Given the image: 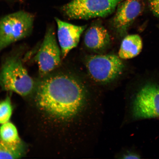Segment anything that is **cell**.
Segmentation results:
<instances>
[{"label": "cell", "instance_id": "1", "mask_svg": "<svg viewBox=\"0 0 159 159\" xmlns=\"http://www.w3.org/2000/svg\"><path fill=\"white\" fill-rule=\"evenodd\" d=\"M35 99L42 111L57 120H67L80 112L85 91L80 81L67 73L54 72L35 81Z\"/></svg>", "mask_w": 159, "mask_h": 159}, {"label": "cell", "instance_id": "2", "mask_svg": "<svg viewBox=\"0 0 159 159\" xmlns=\"http://www.w3.org/2000/svg\"><path fill=\"white\" fill-rule=\"evenodd\" d=\"M35 85L20 57L12 55L5 60L0 70V86L3 90L25 97L35 91Z\"/></svg>", "mask_w": 159, "mask_h": 159}, {"label": "cell", "instance_id": "3", "mask_svg": "<svg viewBox=\"0 0 159 159\" xmlns=\"http://www.w3.org/2000/svg\"><path fill=\"white\" fill-rule=\"evenodd\" d=\"M134 120L159 119V82L152 79L143 81L135 91L131 101Z\"/></svg>", "mask_w": 159, "mask_h": 159}, {"label": "cell", "instance_id": "4", "mask_svg": "<svg viewBox=\"0 0 159 159\" xmlns=\"http://www.w3.org/2000/svg\"><path fill=\"white\" fill-rule=\"evenodd\" d=\"M34 20L33 14L23 11L9 14L0 19V52L30 35Z\"/></svg>", "mask_w": 159, "mask_h": 159}, {"label": "cell", "instance_id": "5", "mask_svg": "<svg viewBox=\"0 0 159 159\" xmlns=\"http://www.w3.org/2000/svg\"><path fill=\"white\" fill-rule=\"evenodd\" d=\"M123 0H72L61 8L70 19L89 20L108 16Z\"/></svg>", "mask_w": 159, "mask_h": 159}, {"label": "cell", "instance_id": "6", "mask_svg": "<svg viewBox=\"0 0 159 159\" xmlns=\"http://www.w3.org/2000/svg\"><path fill=\"white\" fill-rule=\"evenodd\" d=\"M121 59L114 54L91 55L86 60L89 74L97 82H111L122 74L125 65Z\"/></svg>", "mask_w": 159, "mask_h": 159}, {"label": "cell", "instance_id": "7", "mask_svg": "<svg viewBox=\"0 0 159 159\" xmlns=\"http://www.w3.org/2000/svg\"><path fill=\"white\" fill-rule=\"evenodd\" d=\"M61 51L57 44L54 28L49 26L46 32L41 46L35 57L41 76L52 72L61 64Z\"/></svg>", "mask_w": 159, "mask_h": 159}, {"label": "cell", "instance_id": "8", "mask_svg": "<svg viewBox=\"0 0 159 159\" xmlns=\"http://www.w3.org/2000/svg\"><path fill=\"white\" fill-rule=\"evenodd\" d=\"M145 5V0H123L119 4L112 25L120 37L126 34L131 25L144 11Z\"/></svg>", "mask_w": 159, "mask_h": 159}, {"label": "cell", "instance_id": "9", "mask_svg": "<svg viewBox=\"0 0 159 159\" xmlns=\"http://www.w3.org/2000/svg\"><path fill=\"white\" fill-rule=\"evenodd\" d=\"M57 36L61 51V57L64 58L71 50L76 47L86 26L71 24L56 18Z\"/></svg>", "mask_w": 159, "mask_h": 159}, {"label": "cell", "instance_id": "10", "mask_svg": "<svg viewBox=\"0 0 159 159\" xmlns=\"http://www.w3.org/2000/svg\"><path fill=\"white\" fill-rule=\"evenodd\" d=\"M110 35L107 30L102 25L95 24L87 30L84 42L88 48L99 50L105 48L110 42Z\"/></svg>", "mask_w": 159, "mask_h": 159}, {"label": "cell", "instance_id": "11", "mask_svg": "<svg viewBox=\"0 0 159 159\" xmlns=\"http://www.w3.org/2000/svg\"><path fill=\"white\" fill-rule=\"evenodd\" d=\"M143 42L139 35H126L123 39L119 51L121 59H130L138 56L142 50Z\"/></svg>", "mask_w": 159, "mask_h": 159}, {"label": "cell", "instance_id": "12", "mask_svg": "<svg viewBox=\"0 0 159 159\" xmlns=\"http://www.w3.org/2000/svg\"><path fill=\"white\" fill-rule=\"evenodd\" d=\"M26 148L22 142L18 144L9 143L0 138V159H18L25 153Z\"/></svg>", "mask_w": 159, "mask_h": 159}, {"label": "cell", "instance_id": "13", "mask_svg": "<svg viewBox=\"0 0 159 159\" xmlns=\"http://www.w3.org/2000/svg\"><path fill=\"white\" fill-rule=\"evenodd\" d=\"M0 138L12 144H18L23 142L20 138L16 127L9 122L1 125L0 127Z\"/></svg>", "mask_w": 159, "mask_h": 159}, {"label": "cell", "instance_id": "14", "mask_svg": "<svg viewBox=\"0 0 159 159\" xmlns=\"http://www.w3.org/2000/svg\"><path fill=\"white\" fill-rule=\"evenodd\" d=\"M13 112V107L9 97L0 102V124L9 122Z\"/></svg>", "mask_w": 159, "mask_h": 159}, {"label": "cell", "instance_id": "15", "mask_svg": "<svg viewBox=\"0 0 159 159\" xmlns=\"http://www.w3.org/2000/svg\"><path fill=\"white\" fill-rule=\"evenodd\" d=\"M149 7L153 15L159 17V0H147Z\"/></svg>", "mask_w": 159, "mask_h": 159}, {"label": "cell", "instance_id": "16", "mask_svg": "<svg viewBox=\"0 0 159 159\" xmlns=\"http://www.w3.org/2000/svg\"><path fill=\"white\" fill-rule=\"evenodd\" d=\"M125 159H140L142 158V155L138 152H130L127 153L124 156Z\"/></svg>", "mask_w": 159, "mask_h": 159}, {"label": "cell", "instance_id": "17", "mask_svg": "<svg viewBox=\"0 0 159 159\" xmlns=\"http://www.w3.org/2000/svg\"><path fill=\"white\" fill-rule=\"evenodd\" d=\"M2 1H9V0H2Z\"/></svg>", "mask_w": 159, "mask_h": 159}]
</instances>
